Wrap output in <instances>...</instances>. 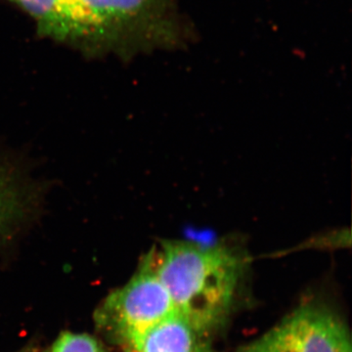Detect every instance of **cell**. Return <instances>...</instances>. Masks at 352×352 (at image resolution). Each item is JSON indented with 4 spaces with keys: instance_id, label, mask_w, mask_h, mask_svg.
<instances>
[{
    "instance_id": "cell-7",
    "label": "cell",
    "mask_w": 352,
    "mask_h": 352,
    "mask_svg": "<svg viewBox=\"0 0 352 352\" xmlns=\"http://www.w3.org/2000/svg\"><path fill=\"white\" fill-rule=\"evenodd\" d=\"M47 34L71 36L67 0H15Z\"/></svg>"
},
{
    "instance_id": "cell-3",
    "label": "cell",
    "mask_w": 352,
    "mask_h": 352,
    "mask_svg": "<svg viewBox=\"0 0 352 352\" xmlns=\"http://www.w3.org/2000/svg\"><path fill=\"white\" fill-rule=\"evenodd\" d=\"M67 8L71 36L131 30L173 47L182 39L175 0H67Z\"/></svg>"
},
{
    "instance_id": "cell-9",
    "label": "cell",
    "mask_w": 352,
    "mask_h": 352,
    "mask_svg": "<svg viewBox=\"0 0 352 352\" xmlns=\"http://www.w3.org/2000/svg\"><path fill=\"white\" fill-rule=\"evenodd\" d=\"M25 352V351H24ZM29 352H31V351H29Z\"/></svg>"
},
{
    "instance_id": "cell-1",
    "label": "cell",
    "mask_w": 352,
    "mask_h": 352,
    "mask_svg": "<svg viewBox=\"0 0 352 352\" xmlns=\"http://www.w3.org/2000/svg\"><path fill=\"white\" fill-rule=\"evenodd\" d=\"M154 249L157 274L176 314L214 339L226 327L241 300L247 258L222 243L164 241Z\"/></svg>"
},
{
    "instance_id": "cell-6",
    "label": "cell",
    "mask_w": 352,
    "mask_h": 352,
    "mask_svg": "<svg viewBox=\"0 0 352 352\" xmlns=\"http://www.w3.org/2000/svg\"><path fill=\"white\" fill-rule=\"evenodd\" d=\"M32 203V194L17 170L0 161V238L22 223Z\"/></svg>"
},
{
    "instance_id": "cell-5",
    "label": "cell",
    "mask_w": 352,
    "mask_h": 352,
    "mask_svg": "<svg viewBox=\"0 0 352 352\" xmlns=\"http://www.w3.org/2000/svg\"><path fill=\"white\" fill-rule=\"evenodd\" d=\"M124 352H215L212 338L173 314Z\"/></svg>"
},
{
    "instance_id": "cell-2",
    "label": "cell",
    "mask_w": 352,
    "mask_h": 352,
    "mask_svg": "<svg viewBox=\"0 0 352 352\" xmlns=\"http://www.w3.org/2000/svg\"><path fill=\"white\" fill-rule=\"evenodd\" d=\"M175 314L170 293L157 274L152 249L127 283L104 298L95 310L94 322L108 342L124 351Z\"/></svg>"
},
{
    "instance_id": "cell-8",
    "label": "cell",
    "mask_w": 352,
    "mask_h": 352,
    "mask_svg": "<svg viewBox=\"0 0 352 352\" xmlns=\"http://www.w3.org/2000/svg\"><path fill=\"white\" fill-rule=\"evenodd\" d=\"M47 352H106L98 340L83 333L64 332Z\"/></svg>"
},
{
    "instance_id": "cell-4",
    "label": "cell",
    "mask_w": 352,
    "mask_h": 352,
    "mask_svg": "<svg viewBox=\"0 0 352 352\" xmlns=\"http://www.w3.org/2000/svg\"><path fill=\"white\" fill-rule=\"evenodd\" d=\"M233 352H352L351 338L335 310L309 300Z\"/></svg>"
}]
</instances>
